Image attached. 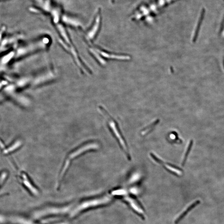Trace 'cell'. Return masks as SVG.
I'll return each mask as SVG.
<instances>
[{
	"mask_svg": "<svg viewBox=\"0 0 224 224\" xmlns=\"http://www.w3.org/2000/svg\"><path fill=\"white\" fill-rule=\"evenodd\" d=\"M192 141L190 142V144H189V147H188V148H187V151L186 153H185V156H184V158H183V162H182V166H183L185 164V162L186 160V158H187V156L188 155V153H189V151H190V149H191V147L192 146Z\"/></svg>",
	"mask_w": 224,
	"mask_h": 224,
	"instance_id": "8",
	"label": "cell"
},
{
	"mask_svg": "<svg viewBox=\"0 0 224 224\" xmlns=\"http://www.w3.org/2000/svg\"><path fill=\"white\" fill-rule=\"evenodd\" d=\"M111 200L110 198L106 196L101 198L95 199L91 200L86 201L80 204L74 210L71 212V217H74L79 212H81L84 209H87L89 207H92L100 205L106 204L109 202Z\"/></svg>",
	"mask_w": 224,
	"mask_h": 224,
	"instance_id": "2",
	"label": "cell"
},
{
	"mask_svg": "<svg viewBox=\"0 0 224 224\" xmlns=\"http://www.w3.org/2000/svg\"><path fill=\"white\" fill-rule=\"evenodd\" d=\"M109 126L111 127V130L112 132L113 133L114 135L115 136L116 138L118 140L120 144L122 147L123 148V150L126 153L128 154V150H127V148L125 142L123 140L121 134L119 132L118 129V127H117L115 123L113 121L111 120H109Z\"/></svg>",
	"mask_w": 224,
	"mask_h": 224,
	"instance_id": "3",
	"label": "cell"
},
{
	"mask_svg": "<svg viewBox=\"0 0 224 224\" xmlns=\"http://www.w3.org/2000/svg\"><path fill=\"white\" fill-rule=\"evenodd\" d=\"M97 144L95 143L94 142L89 143L87 144L82 146L81 147L77 148L74 151L71 152L68 155V158L66 159L65 164L64 165L63 168L61 173L60 179L65 174L66 171L67 170L68 167H69V164L71 162V160L75 159V157L80 156V155H81V154L86 152L87 151L95 149L97 148Z\"/></svg>",
	"mask_w": 224,
	"mask_h": 224,
	"instance_id": "1",
	"label": "cell"
},
{
	"mask_svg": "<svg viewBox=\"0 0 224 224\" xmlns=\"http://www.w3.org/2000/svg\"><path fill=\"white\" fill-rule=\"evenodd\" d=\"M200 203V200L196 201L194 203H192V205H191L190 206L188 207H187V208H186V209H184V210H183V212H181L179 216H178L177 218H176V222H178V221H180V220H181V219L183 218V217H184V216L186 215V214H187V213L189 212V210H190L191 209H192L194 207L197 205L198 204Z\"/></svg>",
	"mask_w": 224,
	"mask_h": 224,
	"instance_id": "4",
	"label": "cell"
},
{
	"mask_svg": "<svg viewBox=\"0 0 224 224\" xmlns=\"http://www.w3.org/2000/svg\"><path fill=\"white\" fill-rule=\"evenodd\" d=\"M64 21H65L66 23L71 24V25H74V26H78V25H79V23L77 22V21H75L74 19L68 18V17H66V16H65V17L64 18Z\"/></svg>",
	"mask_w": 224,
	"mask_h": 224,
	"instance_id": "7",
	"label": "cell"
},
{
	"mask_svg": "<svg viewBox=\"0 0 224 224\" xmlns=\"http://www.w3.org/2000/svg\"><path fill=\"white\" fill-rule=\"evenodd\" d=\"M222 35L224 36V22L223 25V28H222Z\"/></svg>",
	"mask_w": 224,
	"mask_h": 224,
	"instance_id": "10",
	"label": "cell"
},
{
	"mask_svg": "<svg viewBox=\"0 0 224 224\" xmlns=\"http://www.w3.org/2000/svg\"><path fill=\"white\" fill-rule=\"evenodd\" d=\"M165 167L167 168L168 170L174 173L175 174L178 175H180L182 174V172L179 169H177L173 167V166L169 165H166L165 166Z\"/></svg>",
	"mask_w": 224,
	"mask_h": 224,
	"instance_id": "5",
	"label": "cell"
},
{
	"mask_svg": "<svg viewBox=\"0 0 224 224\" xmlns=\"http://www.w3.org/2000/svg\"><path fill=\"white\" fill-rule=\"evenodd\" d=\"M21 144V142L20 141H18L17 142L15 143L13 145L11 146V147H10V149H8L7 150H5L4 153H8L9 152L12 151H14L15 149H17L18 147H19Z\"/></svg>",
	"mask_w": 224,
	"mask_h": 224,
	"instance_id": "6",
	"label": "cell"
},
{
	"mask_svg": "<svg viewBox=\"0 0 224 224\" xmlns=\"http://www.w3.org/2000/svg\"><path fill=\"white\" fill-rule=\"evenodd\" d=\"M6 83V82H5V81H2L1 82H0V87H1V86H3Z\"/></svg>",
	"mask_w": 224,
	"mask_h": 224,
	"instance_id": "9",
	"label": "cell"
}]
</instances>
